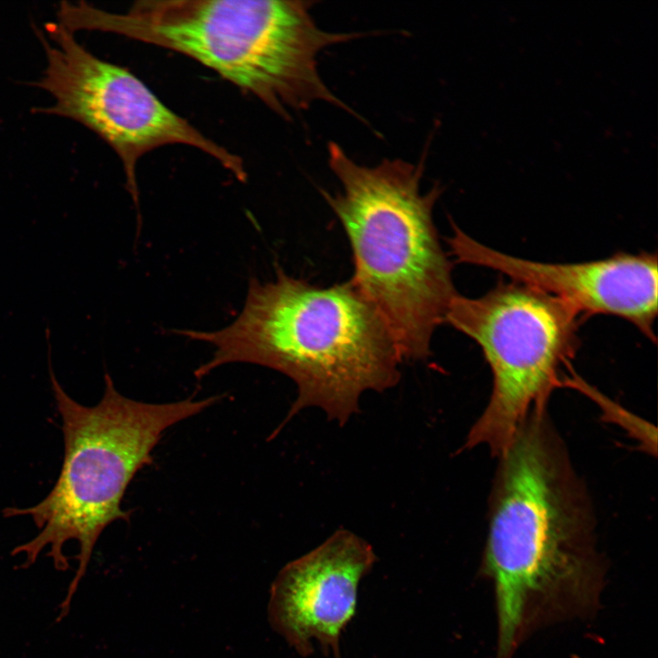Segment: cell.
Wrapping results in <instances>:
<instances>
[{
    "label": "cell",
    "instance_id": "6da1fadb",
    "mask_svg": "<svg viewBox=\"0 0 658 658\" xmlns=\"http://www.w3.org/2000/svg\"><path fill=\"white\" fill-rule=\"evenodd\" d=\"M479 572L494 586L496 658L540 629L600 608L607 565L595 520L547 409L532 410L499 457Z\"/></svg>",
    "mask_w": 658,
    "mask_h": 658
},
{
    "label": "cell",
    "instance_id": "7a4b0ae2",
    "mask_svg": "<svg viewBox=\"0 0 658 658\" xmlns=\"http://www.w3.org/2000/svg\"><path fill=\"white\" fill-rule=\"evenodd\" d=\"M177 333L215 347L212 358L195 371L198 378L241 362L295 382L297 398L274 435L308 407L344 425L358 411L365 391H384L400 377L402 358L387 324L350 280L321 287L277 266L274 281L249 280L244 307L228 326Z\"/></svg>",
    "mask_w": 658,
    "mask_h": 658
},
{
    "label": "cell",
    "instance_id": "3957f363",
    "mask_svg": "<svg viewBox=\"0 0 658 658\" xmlns=\"http://www.w3.org/2000/svg\"><path fill=\"white\" fill-rule=\"evenodd\" d=\"M309 1L140 0L127 12L66 3L70 31L114 33L181 53L257 97L281 117L324 101L350 111L319 75L325 48L360 36L321 29Z\"/></svg>",
    "mask_w": 658,
    "mask_h": 658
},
{
    "label": "cell",
    "instance_id": "277c9868",
    "mask_svg": "<svg viewBox=\"0 0 658 658\" xmlns=\"http://www.w3.org/2000/svg\"><path fill=\"white\" fill-rule=\"evenodd\" d=\"M328 164L342 189L322 194L351 246L349 280L384 320L402 360L426 359L459 293L432 218L441 189L420 192L423 160L362 165L331 142Z\"/></svg>",
    "mask_w": 658,
    "mask_h": 658
},
{
    "label": "cell",
    "instance_id": "5b68a950",
    "mask_svg": "<svg viewBox=\"0 0 658 658\" xmlns=\"http://www.w3.org/2000/svg\"><path fill=\"white\" fill-rule=\"evenodd\" d=\"M46 336L50 383L62 419L63 462L56 483L41 502L27 508L7 507L3 514L28 515L39 529L37 536L13 549V555H25V567L48 547L47 555L55 568L67 570L64 545L70 540L79 543V567L60 607L64 616L100 535L112 522L129 520L130 513L121 507L125 491L135 473L152 462L151 452L163 432L220 397L163 404L136 401L117 391L106 373L101 401L83 406L58 381L51 365L50 336Z\"/></svg>",
    "mask_w": 658,
    "mask_h": 658
},
{
    "label": "cell",
    "instance_id": "8992f818",
    "mask_svg": "<svg viewBox=\"0 0 658 658\" xmlns=\"http://www.w3.org/2000/svg\"><path fill=\"white\" fill-rule=\"evenodd\" d=\"M583 320L563 300L514 281L477 298L452 299L444 323L477 343L493 374L489 402L465 448L483 444L499 457L528 414L547 408L552 391L573 373L567 371Z\"/></svg>",
    "mask_w": 658,
    "mask_h": 658
},
{
    "label": "cell",
    "instance_id": "52a82bcc",
    "mask_svg": "<svg viewBox=\"0 0 658 658\" xmlns=\"http://www.w3.org/2000/svg\"><path fill=\"white\" fill-rule=\"evenodd\" d=\"M45 27L57 47L37 31L48 65L35 85L50 93L55 101L36 111L72 119L105 141L121 159L126 189L137 207V163L145 154L166 144L193 146L215 158L239 181L247 180L239 155L167 108L132 72L93 55L59 23H48Z\"/></svg>",
    "mask_w": 658,
    "mask_h": 658
},
{
    "label": "cell",
    "instance_id": "ba28073f",
    "mask_svg": "<svg viewBox=\"0 0 658 658\" xmlns=\"http://www.w3.org/2000/svg\"><path fill=\"white\" fill-rule=\"evenodd\" d=\"M448 238L457 261L489 268L511 281L563 300L584 318L613 315L637 327L655 342L657 315V255L618 252L578 263H547L508 255L473 239L454 223Z\"/></svg>",
    "mask_w": 658,
    "mask_h": 658
},
{
    "label": "cell",
    "instance_id": "9c48e42d",
    "mask_svg": "<svg viewBox=\"0 0 658 658\" xmlns=\"http://www.w3.org/2000/svg\"><path fill=\"white\" fill-rule=\"evenodd\" d=\"M377 560L372 547L340 529L323 544L288 563L271 589V627L302 656L313 652L341 658L340 637L353 619L358 585Z\"/></svg>",
    "mask_w": 658,
    "mask_h": 658
}]
</instances>
